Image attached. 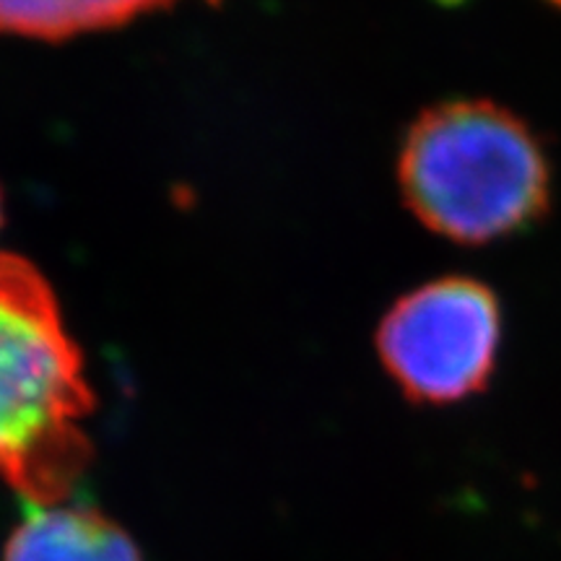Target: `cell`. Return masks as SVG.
<instances>
[{"label": "cell", "mask_w": 561, "mask_h": 561, "mask_svg": "<svg viewBox=\"0 0 561 561\" xmlns=\"http://www.w3.org/2000/svg\"><path fill=\"white\" fill-rule=\"evenodd\" d=\"M94 390L47 278L0 252V479L30 507L73 494L91 462Z\"/></svg>", "instance_id": "obj_1"}, {"label": "cell", "mask_w": 561, "mask_h": 561, "mask_svg": "<svg viewBox=\"0 0 561 561\" xmlns=\"http://www.w3.org/2000/svg\"><path fill=\"white\" fill-rule=\"evenodd\" d=\"M398 185L426 229L483 248L541 224L551 206V161L517 112L450 100L421 112L405 133Z\"/></svg>", "instance_id": "obj_2"}, {"label": "cell", "mask_w": 561, "mask_h": 561, "mask_svg": "<svg viewBox=\"0 0 561 561\" xmlns=\"http://www.w3.org/2000/svg\"><path fill=\"white\" fill-rule=\"evenodd\" d=\"M502 333V301L489 284L442 276L390 307L377 328V354L409 401L453 405L489 388Z\"/></svg>", "instance_id": "obj_3"}, {"label": "cell", "mask_w": 561, "mask_h": 561, "mask_svg": "<svg viewBox=\"0 0 561 561\" xmlns=\"http://www.w3.org/2000/svg\"><path fill=\"white\" fill-rule=\"evenodd\" d=\"M3 561H144L138 546L112 517L94 507H30L11 533Z\"/></svg>", "instance_id": "obj_4"}, {"label": "cell", "mask_w": 561, "mask_h": 561, "mask_svg": "<svg viewBox=\"0 0 561 561\" xmlns=\"http://www.w3.org/2000/svg\"><path fill=\"white\" fill-rule=\"evenodd\" d=\"M180 0H0V34L60 42L112 30Z\"/></svg>", "instance_id": "obj_5"}, {"label": "cell", "mask_w": 561, "mask_h": 561, "mask_svg": "<svg viewBox=\"0 0 561 561\" xmlns=\"http://www.w3.org/2000/svg\"><path fill=\"white\" fill-rule=\"evenodd\" d=\"M0 224H3V201H0Z\"/></svg>", "instance_id": "obj_6"}]
</instances>
